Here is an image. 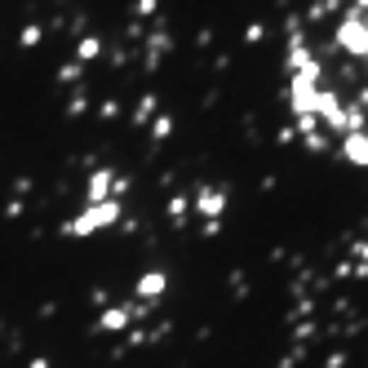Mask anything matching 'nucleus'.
Returning a JSON list of instances; mask_svg holds the SVG:
<instances>
[{"instance_id": "f257e3e1", "label": "nucleus", "mask_w": 368, "mask_h": 368, "mask_svg": "<svg viewBox=\"0 0 368 368\" xmlns=\"http://www.w3.org/2000/svg\"><path fill=\"white\" fill-rule=\"evenodd\" d=\"M120 222V200H103V205H85L76 217H67L62 222V236L67 240H80V236H98V231H107Z\"/></svg>"}, {"instance_id": "f03ea898", "label": "nucleus", "mask_w": 368, "mask_h": 368, "mask_svg": "<svg viewBox=\"0 0 368 368\" xmlns=\"http://www.w3.org/2000/svg\"><path fill=\"white\" fill-rule=\"evenodd\" d=\"M103 200H115V173L93 169L89 182H85V205H103Z\"/></svg>"}, {"instance_id": "7ed1b4c3", "label": "nucleus", "mask_w": 368, "mask_h": 368, "mask_svg": "<svg viewBox=\"0 0 368 368\" xmlns=\"http://www.w3.org/2000/svg\"><path fill=\"white\" fill-rule=\"evenodd\" d=\"M195 209L209 217V222H217V217H222V209H226V191H217V187H205L195 195Z\"/></svg>"}, {"instance_id": "20e7f679", "label": "nucleus", "mask_w": 368, "mask_h": 368, "mask_svg": "<svg viewBox=\"0 0 368 368\" xmlns=\"http://www.w3.org/2000/svg\"><path fill=\"white\" fill-rule=\"evenodd\" d=\"M133 320V306H103V315H98V328L103 333H125Z\"/></svg>"}, {"instance_id": "39448f33", "label": "nucleus", "mask_w": 368, "mask_h": 368, "mask_svg": "<svg viewBox=\"0 0 368 368\" xmlns=\"http://www.w3.org/2000/svg\"><path fill=\"white\" fill-rule=\"evenodd\" d=\"M169 289V280H164V271H146L142 280H138V302L146 306V302H156V297Z\"/></svg>"}, {"instance_id": "423d86ee", "label": "nucleus", "mask_w": 368, "mask_h": 368, "mask_svg": "<svg viewBox=\"0 0 368 368\" xmlns=\"http://www.w3.org/2000/svg\"><path fill=\"white\" fill-rule=\"evenodd\" d=\"M346 160L350 164H368V138L364 133H350L346 138Z\"/></svg>"}, {"instance_id": "0eeeda50", "label": "nucleus", "mask_w": 368, "mask_h": 368, "mask_svg": "<svg viewBox=\"0 0 368 368\" xmlns=\"http://www.w3.org/2000/svg\"><path fill=\"white\" fill-rule=\"evenodd\" d=\"M98 54H103V40H98V36H85V40L76 45V62H80V67H85V62H93Z\"/></svg>"}, {"instance_id": "6e6552de", "label": "nucleus", "mask_w": 368, "mask_h": 368, "mask_svg": "<svg viewBox=\"0 0 368 368\" xmlns=\"http://www.w3.org/2000/svg\"><path fill=\"white\" fill-rule=\"evenodd\" d=\"M40 36H45V31H40L36 23H31V27H23V36H18V45H23V49H36V45H40Z\"/></svg>"}, {"instance_id": "1a4fd4ad", "label": "nucleus", "mask_w": 368, "mask_h": 368, "mask_svg": "<svg viewBox=\"0 0 368 368\" xmlns=\"http://www.w3.org/2000/svg\"><path fill=\"white\" fill-rule=\"evenodd\" d=\"M76 80H80V62L76 67H62V85H76Z\"/></svg>"}, {"instance_id": "9d476101", "label": "nucleus", "mask_w": 368, "mask_h": 368, "mask_svg": "<svg viewBox=\"0 0 368 368\" xmlns=\"http://www.w3.org/2000/svg\"><path fill=\"white\" fill-rule=\"evenodd\" d=\"M169 129H173L169 115H160V120H156V138H169Z\"/></svg>"}, {"instance_id": "9b49d317", "label": "nucleus", "mask_w": 368, "mask_h": 368, "mask_svg": "<svg viewBox=\"0 0 368 368\" xmlns=\"http://www.w3.org/2000/svg\"><path fill=\"white\" fill-rule=\"evenodd\" d=\"M27 368H49V360H31V364H27Z\"/></svg>"}]
</instances>
